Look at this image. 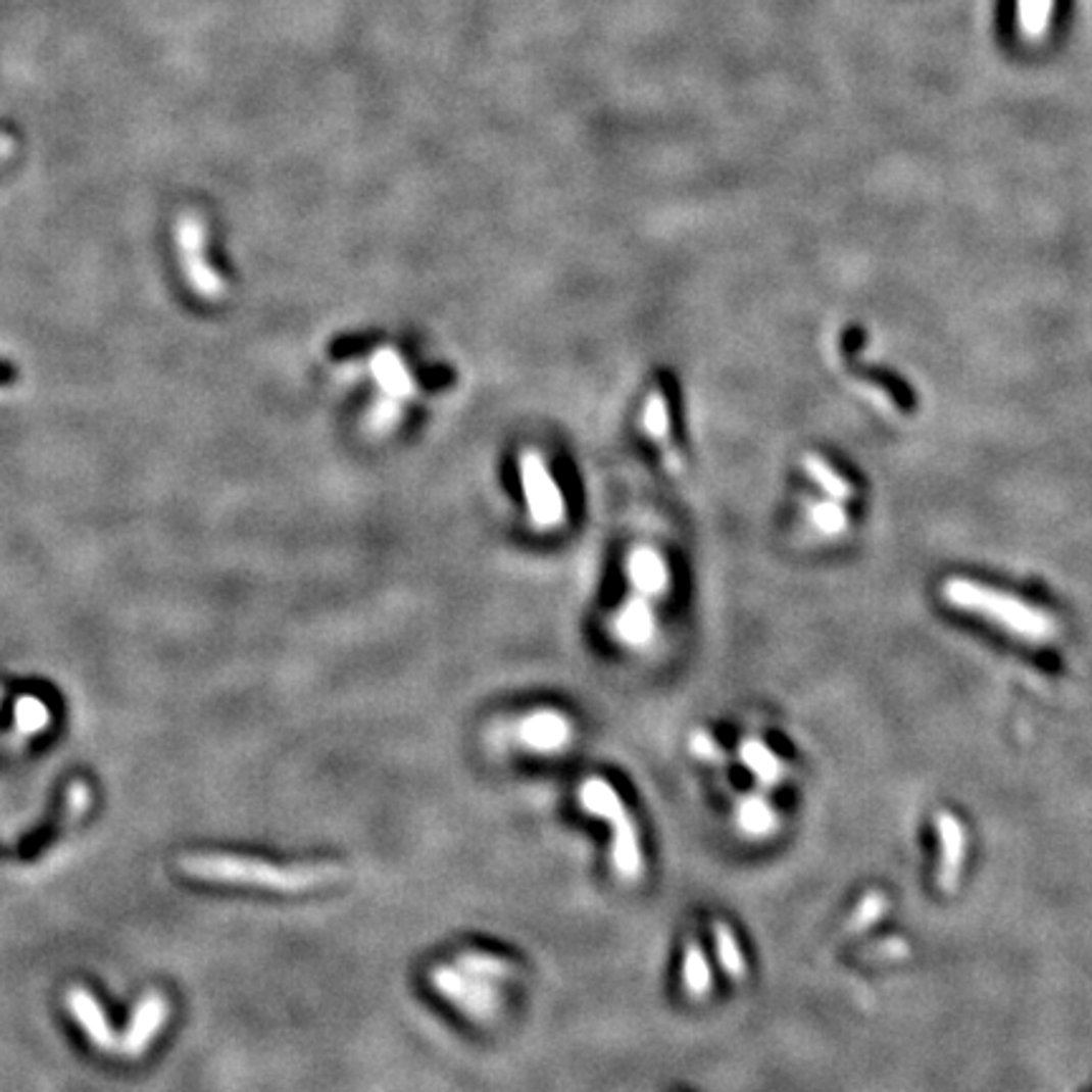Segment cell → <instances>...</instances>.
Returning <instances> with one entry per match:
<instances>
[{
	"label": "cell",
	"mask_w": 1092,
	"mask_h": 1092,
	"mask_svg": "<svg viewBox=\"0 0 1092 1092\" xmlns=\"http://www.w3.org/2000/svg\"><path fill=\"white\" fill-rule=\"evenodd\" d=\"M943 600L966 612L982 614L989 623L999 625L1009 635L1030 643H1047L1054 638V619L1047 612L1027 604L1016 597L996 592L991 587L979 585L972 580H948L943 582Z\"/></svg>",
	"instance_id": "7a4b0ae2"
},
{
	"label": "cell",
	"mask_w": 1092,
	"mask_h": 1092,
	"mask_svg": "<svg viewBox=\"0 0 1092 1092\" xmlns=\"http://www.w3.org/2000/svg\"><path fill=\"white\" fill-rule=\"evenodd\" d=\"M691 751H693V756L708 761V764H718V766L726 764V751L721 749V746L715 744L708 734H701V731L691 736Z\"/></svg>",
	"instance_id": "603a6c76"
},
{
	"label": "cell",
	"mask_w": 1092,
	"mask_h": 1092,
	"mask_svg": "<svg viewBox=\"0 0 1092 1092\" xmlns=\"http://www.w3.org/2000/svg\"><path fill=\"white\" fill-rule=\"evenodd\" d=\"M66 1004L73 1020L79 1022V1027H84V1032H87L89 1039H92L99 1049L119 1052L116 1032L111 1030L107 1014H104V1009L99 1006V1001L94 999L92 991H87L84 986H71V991L66 994Z\"/></svg>",
	"instance_id": "52a82bcc"
},
{
	"label": "cell",
	"mask_w": 1092,
	"mask_h": 1092,
	"mask_svg": "<svg viewBox=\"0 0 1092 1092\" xmlns=\"http://www.w3.org/2000/svg\"><path fill=\"white\" fill-rule=\"evenodd\" d=\"M180 871L195 880L256 885V888H271L276 893H306L344 878V867L337 862L274 865V862L238 855H190L180 860Z\"/></svg>",
	"instance_id": "6da1fadb"
},
{
	"label": "cell",
	"mask_w": 1092,
	"mask_h": 1092,
	"mask_svg": "<svg viewBox=\"0 0 1092 1092\" xmlns=\"http://www.w3.org/2000/svg\"><path fill=\"white\" fill-rule=\"evenodd\" d=\"M739 759L741 764L754 774V779L761 787H774V784L782 782L784 774H787V766L782 764V759H779L772 749H766V744H761V741L756 739L741 741Z\"/></svg>",
	"instance_id": "7c38bea8"
},
{
	"label": "cell",
	"mask_w": 1092,
	"mask_h": 1092,
	"mask_svg": "<svg viewBox=\"0 0 1092 1092\" xmlns=\"http://www.w3.org/2000/svg\"><path fill=\"white\" fill-rule=\"evenodd\" d=\"M938 827V840H941V885L943 888H953L956 883L958 867L963 860V830L958 825L956 817L941 812L936 817Z\"/></svg>",
	"instance_id": "8fae6325"
},
{
	"label": "cell",
	"mask_w": 1092,
	"mask_h": 1092,
	"mask_svg": "<svg viewBox=\"0 0 1092 1092\" xmlns=\"http://www.w3.org/2000/svg\"><path fill=\"white\" fill-rule=\"evenodd\" d=\"M812 522L820 532L835 537V534L845 532L847 513L842 511V506H837V503H820V506L812 508Z\"/></svg>",
	"instance_id": "7402d4cb"
},
{
	"label": "cell",
	"mask_w": 1092,
	"mask_h": 1092,
	"mask_svg": "<svg viewBox=\"0 0 1092 1092\" xmlns=\"http://www.w3.org/2000/svg\"><path fill=\"white\" fill-rule=\"evenodd\" d=\"M612 633L617 635L625 645H630V648H643V645H648L655 635L653 607H650L648 597H633V600L625 604L617 612V617H614Z\"/></svg>",
	"instance_id": "9c48e42d"
},
{
	"label": "cell",
	"mask_w": 1092,
	"mask_h": 1092,
	"mask_svg": "<svg viewBox=\"0 0 1092 1092\" xmlns=\"http://www.w3.org/2000/svg\"><path fill=\"white\" fill-rule=\"evenodd\" d=\"M522 484L524 496L529 503V516L539 529H554L564 522V498H561L559 486L546 470L542 455L524 453L522 455Z\"/></svg>",
	"instance_id": "5b68a950"
},
{
	"label": "cell",
	"mask_w": 1092,
	"mask_h": 1092,
	"mask_svg": "<svg viewBox=\"0 0 1092 1092\" xmlns=\"http://www.w3.org/2000/svg\"><path fill=\"white\" fill-rule=\"evenodd\" d=\"M458 966L463 972L474 974L481 979H513L518 977V969L513 966L506 958H498L493 953L486 951H460L458 953Z\"/></svg>",
	"instance_id": "2e32d148"
},
{
	"label": "cell",
	"mask_w": 1092,
	"mask_h": 1092,
	"mask_svg": "<svg viewBox=\"0 0 1092 1092\" xmlns=\"http://www.w3.org/2000/svg\"><path fill=\"white\" fill-rule=\"evenodd\" d=\"M628 575L635 590L645 597H660L671 585V572H667L665 559L655 549L640 546L630 554Z\"/></svg>",
	"instance_id": "30bf717a"
},
{
	"label": "cell",
	"mask_w": 1092,
	"mask_h": 1092,
	"mask_svg": "<svg viewBox=\"0 0 1092 1092\" xmlns=\"http://www.w3.org/2000/svg\"><path fill=\"white\" fill-rule=\"evenodd\" d=\"M169 1016V1001L167 996L160 991H150L145 999H140V1004L135 1006V1014H132L130 1025H127L125 1037L119 1039V1052L121 1057L137 1059L147 1052V1047L152 1044V1039L157 1037V1032L162 1030L164 1022Z\"/></svg>",
	"instance_id": "8992f818"
},
{
	"label": "cell",
	"mask_w": 1092,
	"mask_h": 1092,
	"mask_svg": "<svg viewBox=\"0 0 1092 1092\" xmlns=\"http://www.w3.org/2000/svg\"><path fill=\"white\" fill-rule=\"evenodd\" d=\"M13 724H15V736L20 739V744H23L26 739H31V736L41 734V731L49 729L51 724V710L49 706H46L41 698L36 696H23L15 701V710H13Z\"/></svg>",
	"instance_id": "9a60e30c"
},
{
	"label": "cell",
	"mask_w": 1092,
	"mask_h": 1092,
	"mask_svg": "<svg viewBox=\"0 0 1092 1092\" xmlns=\"http://www.w3.org/2000/svg\"><path fill=\"white\" fill-rule=\"evenodd\" d=\"M643 428L657 443H665L671 438V415H667V400L662 392H653L645 402Z\"/></svg>",
	"instance_id": "ffe728a7"
},
{
	"label": "cell",
	"mask_w": 1092,
	"mask_h": 1092,
	"mask_svg": "<svg viewBox=\"0 0 1092 1092\" xmlns=\"http://www.w3.org/2000/svg\"><path fill=\"white\" fill-rule=\"evenodd\" d=\"M580 804L585 812L595 814L612 825V862L625 880H638L643 873V850H640L638 827L630 817L628 807L604 779H587L580 787Z\"/></svg>",
	"instance_id": "3957f363"
},
{
	"label": "cell",
	"mask_w": 1092,
	"mask_h": 1092,
	"mask_svg": "<svg viewBox=\"0 0 1092 1092\" xmlns=\"http://www.w3.org/2000/svg\"><path fill=\"white\" fill-rule=\"evenodd\" d=\"M0 701H3V688H0Z\"/></svg>",
	"instance_id": "cb8c5ba5"
},
{
	"label": "cell",
	"mask_w": 1092,
	"mask_h": 1092,
	"mask_svg": "<svg viewBox=\"0 0 1092 1092\" xmlns=\"http://www.w3.org/2000/svg\"><path fill=\"white\" fill-rule=\"evenodd\" d=\"M431 982L445 999L453 1001L470 1020L486 1022L491 1020V1016H496V989L486 984V979L463 972L458 963H455V966H436L431 974Z\"/></svg>",
	"instance_id": "277c9868"
},
{
	"label": "cell",
	"mask_w": 1092,
	"mask_h": 1092,
	"mask_svg": "<svg viewBox=\"0 0 1092 1092\" xmlns=\"http://www.w3.org/2000/svg\"><path fill=\"white\" fill-rule=\"evenodd\" d=\"M710 984H713V977H710L706 951H703L701 943L691 941L686 946V953H683V986H686V994L693 996V999H703V996H708Z\"/></svg>",
	"instance_id": "5bb4252c"
},
{
	"label": "cell",
	"mask_w": 1092,
	"mask_h": 1092,
	"mask_svg": "<svg viewBox=\"0 0 1092 1092\" xmlns=\"http://www.w3.org/2000/svg\"><path fill=\"white\" fill-rule=\"evenodd\" d=\"M885 898L880 893H867L865 898L860 900V905L855 908V913H852V919L847 921L845 926V936H855V933L865 931L867 926H873L875 921L880 919V915L885 913Z\"/></svg>",
	"instance_id": "44dd1931"
},
{
	"label": "cell",
	"mask_w": 1092,
	"mask_h": 1092,
	"mask_svg": "<svg viewBox=\"0 0 1092 1092\" xmlns=\"http://www.w3.org/2000/svg\"><path fill=\"white\" fill-rule=\"evenodd\" d=\"M739 825L754 837H764L777 827V814L764 799L749 797L739 804Z\"/></svg>",
	"instance_id": "d6986e66"
},
{
	"label": "cell",
	"mask_w": 1092,
	"mask_h": 1092,
	"mask_svg": "<svg viewBox=\"0 0 1092 1092\" xmlns=\"http://www.w3.org/2000/svg\"><path fill=\"white\" fill-rule=\"evenodd\" d=\"M713 946H715V956H718V963L724 966V974L731 979V982H744L746 979V958H744V951H741L739 941H736L734 931H731L729 924H721V921H715L713 924Z\"/></svg>",
	"instance_id": "4fadbf2b"
},
{
	"label": "cell",
	"mask_w": 1092,
	"mask_h": 1092,
	"mask_svg": "<svg viewBox=\"0 0 1092 1092\" xmlns=\"http://www.w3.org/2000/svg\"><path fill=\"white\" fill-rule=\"evenodd\" d=\"M804 470H807L809 479H812L832 501H847V498L855 496V489H852L850 481L842 479L837 470H832L817 455H807V458H804Z\"/></svg>",
	"instance_id": "ac0fdd59"
},
{
	"label": "cell",
	"mask_w": 1092,
	"mask_h": 1092,
	"mask_svg": "<svg viewBox=\"0 0 1092 1092\" xmlns=\"http://www.w3.org/2000/svg\"><path fill=\"white\" fill-rule=\"evenodd\" d=\"M1054 0H1016V20L1025 39L1039 41L1049 29Z\"/></svg>",
	"instance_id": "e0dca14e"
},
{
	"label": "cell",
	"mask_w": 1092,
	"mask_h": 1092,
	"mask_svg": "<svg viewBox=\"0 0 1092 1092\" xmlns=\"http://www.w3.org/2000/svg\"><path fill=\"white\" fill-rule=\"evenodd\" d=\"M518 734H522L524 744L532 746L534 751H559L561 746L569 744L572 726L561 713L542 710V713L529 715Z\"/></svg>",
	"instance_id": "ba28073f"
}]
</instances>
